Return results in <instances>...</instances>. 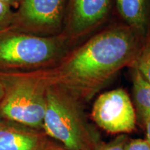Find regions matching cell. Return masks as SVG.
Listing matches in <instances>:
<instances>
[{
    "label": "cell",
    "instance_id": "12",
    "mask_svg": "<svg viewBox=\"0 0 150 150\" xmlns=\"http://www.w3.org/2000/svg\"><path fill=\"white\" fill-rule=\"evenodd\" d=\"M13 16V12L11 6L0 1V29L11 25Z\"/></svg>",
    "mask_w": 150,
    "mask_h": 150
},
{
    "label": "cell",
    "instance_id": "18",
    "mask_svg": "<svg viewBox=\"0 0 150 150\" xmlns=\"http://www.w3.org/2000/svg\"><path fill=\"white\" fill-rule=\"evenodd\" d=\"M3 119H4V117H2V115H1V113H0V127H1V125H2L4 124Z\"/></svg>",
    "mask_w": 150,
    "mask_h": 150
},
{
    "label": "cell",
    "instance_id": "5",
    "mask_svg": "<svg viewBox=\"0 0 150 150\" xmlns=\"http://www.w3.org/2000/svg\"><path fill=\"white\" fill-rule=\"evenodd\" d=\"M69 0H20L10 26L41 36L61 34Z\"/></svg>",
    "mask_w": 150,
    "mask_h": 150
},
{
    "label": "cell",
    "instance_id": "16",
    "mask_svg": "<svg viewBox=\"0 0 150 150\" xmlns=\"http://www.w3.org/2000/svg\"><path fill=\"white\" fill-rule=\"evenodd\" d=\"M0 1H3L4 3L6 4L11 6H13L16 4L18 5L20 0H0Z\"/></svg>",
    "mask_w": 150,
    "mask_h": 150
},
{
    "label": "cell",
    "instance_id": "8",
    "mask_svg": "<svg viewBox=\"0 0 150 150\" xmlns=\"http://www.w3.org/2000/svg\"><path fill=\"white\" fill-rule=\"evenodd\" d=\"M117 9L127 25L142 38H147L149 0H115Z\"/></svg>",
    "mask_w": 150,
    "mask_h": 150
},
{
    "label": "cell",
    "instance_id": "6",
    "mask_svg": "<svg viewBox=\"0 0 150 150\" xmlns=\"http://www.w3.org/2000/svg\"><path fill=\"white\" fill-rule=\"evenodd\" d=\"M91 115L97 126L111 134L129 133L136 127L134 106L122 88L101 94L94 102Z\"/></svg>",
    "mask_w": 150,
    "mask_h": 150
},
{
    "label": "cell",
    "instance_id": "3",
    "mask_svg": "<svg viewBox=\"0 0 150 150\" xmlns=\"http://www.w3.org/2000/svg\"><path fill=\"white\" fill-rule=\"evenodd\" d=\"M80 102L57 86L47 85L42 129L66 150H95V132L86 122Z\"/></svg>",
    "mask_w": 150,
    "mask_h": 150
},
{
    "label": "cell",
    "instance_id": "9",
    "mask_svg": "<svg viewBox=\"0 0 150 150\" xmlns=\"http://www.w3.org/2000/svg\"><path fill=\"white\" fill-rule=\"evenodd\" d=\"M39 145L32 133L4 124L0 127V150H38Z\"/></svg>",
    "mask_w": 150,
    "mask_h": 150
},
{
    "label": "cell",
    "instance_id": "4",
    "mask_svg": "<svg viewBox=\"0 0 150 150\" xmlns=\"http://www.w3.org/2000/svg\"><path fill=\"white\" fill-rule=\"evenodd\" d=\"M4 95L0 113L8 120L32 129L42 128L47 83L38 70L1 72Z\"/></svg>",
    "mask_w": 150,
    "mask_h": 150
},
{
    "label": "cell",
    "instance_id": "14",
    "mask_svg": "<svg viewBox=\"0 0 150 150\" xmlns=\"http://www.w3.org/2000/svg\"><path fill=\"white\" fill-rule=\"evenodd\" d=\"M125 150H150V145L146 139L131 140L126 142Z\"/></svg>",
    "mask_w": 150,
    "mask_h": 150
},
{
    "label": "cell",
    "instance_id": "13",
    "mask_svg": "<svg viewBox=\"0 0 150 150\" xmlns=\"http://www.w3.org/2000/svg\"><path fill=\"white\" fill-rule=\"evenodd\" d=\"M126 142L127 140L125 136H120L109 143L99 146L95 150H125Z\"/></svg>",
    "mask_w": 150,
    "mask_h": 150
},
{
    "label": "cell",
    "instance_id": "11",
    "mask_svg": "<svg viewBox=\"0 0 150 150\" xmlns=\"http://www.w3.org/2000/svg\"><path fill=\"white\" fill-rule=\"evenodd\" d=\"M134 65L150 83V35L145 39Z\"/></svg>",
    "mask_w": 150,
    "mask_h": 150
},
{
    "label": "cell",
    "instance_id": "10",
    "mask_svg": "<svg viewBox=\"0 0 150 150\" xmlns=\"http://www.w3.org/2000/svg\"><path fill=\"white\" fill-rule=\"evenodd\" d=\"M133 96L138 115L143 123L150 118V83L132 65Z\"/></svg>",
    "mask_w": 150,
    "mask_h": 150
},
{
    "label": "cell",
    "instance_id": "7",
    "mask_svg": "<svg viewBox=\"0 0 150 150\" xmlns=\"http://www.w3.org/2000/svg\"><path fill=\"white\" fill-rule=\"evenodd\" d=\"M112 0H69L65 27L61 34L67 40L85 35L107 17Z\"/></svg>",
    "mask_w": 150,
    "mask_h": 150
},
{
    "label": "cell",
    "instance_id": "1",
    "mask_svg": "<svg viewBox=\"0 0 150 150\" xmlns=\"http://www.w3.org/2000/svg\"><path fill=\"white\" fill-rule=\"evenodd\" d=\"M145 39L129 26L110 27L37 70L47 85L57 86L79 102L91 99L120 70L134 64Z\"/></svg>",
    "mask_w": 150,
    "mask_h": 150
},
{
    "label": "cell",
    "instance_id": "15",
    "mask_svg": "<svg viewBox=\"0 0 150 150\" xmlns=\"http://www.w3.org/2000/svg\"><path fill=\"white\" fill-rule=\"evenodd\" d=\"M144 124L146 129V140L150 145V118L147 119Z\"/></svg>",
    "mask_w": 150,
    "mask_h": 150
},
{
    "label": "cell",
    "instance_id": "2",
    "mask_svg": "<svg viewBox=\"0 0 150 150\" xmlns=\"http://www.w3.org/2000/svg\"><path fill=\"white\" fill-rule=\"evenodd\" d=\"M67 41L62 34L41 36L11 26L1 29L0 72H27L51 67L63 56Z\"/></svg>",
    "mask_w": 150,
    "mask_h": 150
},
{
    "label": "cell",
    "instance_id": "17",
    "mask_svg": "<svg viewBox=\"0 0 150 150\" xmlns=\"http://www.w3.org/2000/svg\"><path fill=\"white\" fill-rule=\"evenodd\" d=\"M4 95V86L2 80L0 77V102H1V99H3Z\"/></svg>",
    "mask_w": 150,
    "mask_h": 150
},
{
    "label": "cell",
    "instance_id": "19",
    "mask_svg": "<svg viewBox=\"0 0 150 150\" xmlns=\"http://www.w3.org/2000/svg\"><path fill=\"white\" fill-rule=\"evenodd\" d=\"M46 150H62V149H54V148H50V149H47Z\"/></svg>",
    "mask_w": 150,
    "mask_h": 150
}]
</instances>
